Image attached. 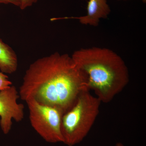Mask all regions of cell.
Returning <instances> with one entry per match:
<instances>
[{
  "label": "cell",
  "instance_id": "6da1fadb",
  "mask_svg": "<svg viewBox=\"0 0 146 146\" xmlns=\"http://www.w3.org/2000/svg\"><path fill=\"white\" fill-rule=\"evenodd\" d=\"M90 90L88 77L72 56L54 53L30 65L20 86V98L57 108L63 114L70 109L82 92Z\"/></svg>",
  "mask_w": 146,
  "mask_h": 146
},
{
  "label": "cell",
  "instance_id": "7a4b0ae2",
  "mask_svg": "<svg viewBox=\"0 0 146 146\" xmlns=\"http://www.w3.org/2000/svg\"><path fill=\"white\" fill-rule=\"evenodd\" d=\"M71 56L88 77L89 90L94 91L102 103L111 102L129 82L125 62L110 49L82 48L75 51Z\"/></svg>",
  "mask_w": 146,
  "mask_h": 146
},
{
  "label": "cell",
  "instance_id": "3957f363",
  "mask_svg": "<svg viewBox=\"0 0 146 146\" xmlns=\"http://www.w3.org/2000/svg\"><path fill=\"white\" fill-rule=\"evenodd\" d=\"M101 103L89 90L80 94L74 105L62 116L61 128L64 144L74 146L83 141L96 120Z\"/></svg>",
  "mask_w": 146,
  "mask_h": 146
},
{
  "label": "cell",
  "instance_id": "277c9868",
  "mask_svg": "<svg viewBox=\"0 0 146 146\" xmlns=\"http://www.w3.org/2000/svg\"><path fill=\"white\" fill-rule=\"evenodd\" d=\"M26 102L31 124L34 130L48 143H63L61 128L63 112L34 100Z\"/></svg>",
  "mask_w": 146,
  "mask_h": 146
},
{
  "label": "cell",
  "instance_id": "5b68a950",
  "mask_svg": "<svg viewBox=\"0 0 146 146\" xmlns=\"http://www.w3.org/2000/svg\"><path fill=\"white\" fill-rule=\"evenodd\" d=\"M19 92L14 86L0 91V126L4 134H8L12 127V120L21 122L24 118V106L18 103Z\"/></svg>",
  "mask_w": 146,
  "mask_h": 146
},
{
  "label": "cell",
  "instance_id": "8992f818",
  "mask_svg": "<svg viewBox=\"0 0 146 146\" xmlns=\"http://www.w3.org/2000/svg\"><path fill=\"white\" fill-rule=\"evenodd\" d=\"M110 11L107 0H89L87 5V14L85 16L54 18L51 20L76 19L82 25L96 27L99 25L101 19L107 18Z\"/></svg>",
  "mask_w": 146,
  "mask_h": 146
},
{
  "label": "cell",
  "instance_id": "52a82bcc",
  "mask_svg": "<svg viewBox=\"0 0 146 146\" xmlns=\"http://www.w3.org/2000/svg\"><path fill=\"white\" fill-rule=\"evenodd\" d=\"M18 60L15 52L0 39V69L3 73L11 74L17 70Z\"/></svg>",
  "mask_w": 146,
  "mask_h": 146
},
{
  "label": "cell",
  "instance_id": "ba28073f",
  "mask_svg": "<svg viewBox=\"0 0 146 146\" xmlns=\"http://www.w3.org/2000/svg\"><path fill=\"white\" fill-rule=\"evenodd\" d=\"M12 85V82L9 79L8 77L0 72V91L8 88Z\"/></svg>",
  "mask_w": 146,
  "mask_h": 146
},
{
  "label": "cell",
  "instance_id": "9c48e42d",
  "mask_svg": "<svg viewBox=\"0 0 146 146\" xmlns=\"http://www.w3.org/2000/svg\"><path fill=\"white\" fill-rule=\"evenodd\" d=\"M20 5L19 7L21 9L23 10L31 6L33 4L37 2L38 0H20Z\"/></svg>",
  "mask_w": 146,
  "mask_h": 146
},
{
  "label": "cell",
  "instance_id": "30bf717a",
  "mask_svg": "<svg viewBox=\"0 0 146 146\" xmlns=\"http://www.w3.org/2000/svg\"><path fill=\"white\" fill-rule=\"evenodd\" d=\"M5 4L13 5L16 6H20V0H0V4Z\"/></svg>",
  "mask_w": 146,
  "mask_h": 146
},
{
  "label": "cell",
  "instance_id": "8fae6325",
  "mask_svg": "<svg viewBox=\"0 0 146 146\" xmlns=\"http://www.w3.org/2000/svg\"><path fill=\"white\" fill-rule=\"evenodd\" d=\"M115 146H124L121 143H117V144H116V145Z\"/></svg>",
  "mask_w": 146,
  "mask_h": 146
},
{
  "label": "cell",
  "instance_id": "7c38bea8",
  "mask_svg": "<svg viewBox=\"0 0 146 146\" xmlns=\"http://www.w3.org/2000/svg\"><path fill=\"white\" fill-rule=\"evenodd\" d=\"M141 1L144 3H146V0H141Z\"/></svg>",
  "mask_w": 146,
  "mask_h": 146
},
{
  "label": "cell",
  "instance_id": "4fadbf2b",
  "mask_svg": "<svg viewBox=\"0 0 146 146\" xmlns=\"http://www.w3.org/2000/svg\"><path fill=\"white\" fill-rule=\"evenodd\" d=\"M117 1H127V0H117Z\"/></svg>",
  "mask_w": 146,
  "mask_h": 146
}]
</instances>
